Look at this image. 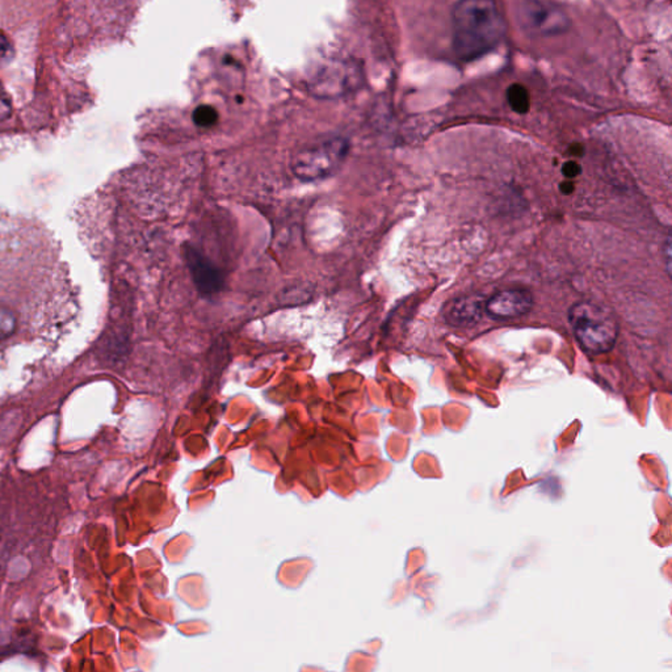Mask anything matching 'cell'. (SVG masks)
Wrapping results in <instances>:
<instances>
[{
	"label": "cell",
	"instance_id": "7a4b0ae2",
	"mask_svg": "<svg viewBox=\"0 0 672 672\" xmlns=\"http://www.w3.org/2000/svg\"><path fill=\"white\" fill-rule=\"evenodd\" d=\"M569 322L583 350L609 353L619 337V322L611 309L591 301L578 302L569 310Z\"/></svg>",
	"mask_w": 672,
	"mask_h": 672
},
{
	"label": "cell",
	"instance_id": "277c9868",
	"mask_svg": "<svg viewBox=\"0 0 672 672\" xmlns=\"http://www.w3.org/2000/svg\"><path fill=\"white\" fill-rule=\"evenodd\" d=\"M520 22L524 30L536 36H557L570 27L568 16L548 3L527 0L520 8Z\"/></svg>",
	"mask_w": 672,
	"mask_h": 672
},
{
	"label": "cell",
	"instance_id": "8fae6325",
	"mask_svg": "<svg viewBox=\"0 0 672 672\" xmlns=\"http://www.w3.org/2000/svg\"><path fill=\"white\" fill-rule=\"evenodd\" d=\"M562 174L569 180L574 179V177L579 176L582 174V166L576 162V160H569V162L563 163Z\"/></svg>",
	"mask_w": 672,
	"mask_h": 672
},
{
	"label": "cell",
	"instance_id": "9c48e42d",
	"mask_svg": "<svg viewBox=\"0 0 672 672\" xmlns=\"http://www.w3.org/2000/svg\"><path fill=\"white\" fill-rule=\"evenodd\" d=\"M193 119L199 128H211L219 121V112L211 105H200L194 110Z\"/></svg>",
	"mask_w": 672,
	"mask_h": 672
},
{
	"label": "cell",
	"instance_id": "7c38bea8",
	"mask_svg": "<svg viewBox=\"0 0 672 672\" xmlns=\"http://www.w3.org/2000/svg\"><path fill=\"white\" fill-rule=\"evenodd\" d=\"M574 190H576V187H574V183L570 182V180H565V182L560 183V191L563 194H571L574 193Z\"/></svg>",
	"mask_w": 672,
	"mask_h": 672
},
{
	"label": "cell",
	"instance_id": "6da1fadb",
	"mask_svg": "<svg viewBox=\"0 0 672 672\" xmlns=\"http://www.w3.org/2000/svg\"><path fill=\"white\" fill-rule=\"evenodd\" d=\"M506 22L496 0H459L452 11V45L460 61L491 53L503 41Z\"/></svg>",
	"mask_w": 672,
	"mask_h": 672
},
{
	"label": "cell",
	"instance_id": "3957f363",
	"mask_svg": "<svg viewBox=\"0 0 672 672\" xmlns=\"http://www.w3.org/2000/svg\"><path fill=\"white\" fill-rule=\"evenodd\" d=\"M350 144L343 139H327L300 151L291 159V173L302 182H317L334 175L345 162Z\"/></svg>",
	"mask_w": 672,
	"mask_h": 672
},
{
	"label": "cell",
	"instance_id": "4fadbf2b",
	"mask_svg": "<svg viewBox=\"0 0 672 672\" xmlns=\"http://www.w3.org/2000/svg\"><path fill=\"white\" fill-rule=\"evenodd\" d=\"M571 156L583 157L585 156V146L582 144H573L569 148Z\"/></svg>",
	"mask_w": 672,
	"mask_h": 672
},
{
	"label": "cell",
	"instance_id": "52a82bcc",
	"mask_svg": "<svg viewBox=\"0 0 672 672\" xmlns=\"http://www.w3.org/2000/svg\"><path fill=\"white\" fill-rule=\"evenodd\" d=\"M486 308V299L480 294H469L452 300L445 309L447 323L454 327H470L482 319Z\"/></svg>",
	"mask_w": 672,
	"mask_h": 672
},
{
	"label": "cell",
	"instance_id": "8992f818",
	"mask_svg": "<svg viewBox=\"0 0 672 672\" xmlns=\"http://www.w3.org/2000/svg\"><path fill=\"white\" fill-rule=\"evenodd\" d=\"M184 260L194 285L202 293L214 294L222 291L225 285L224 274L207 256L202 255L193 246L187 245L184 246Z\"/></svg>",
	"mask_w": 672,
	"mask_h": 672
},
{
	"label": "cell",
	"instance_id": "ba28073f",
	"mask_svg": "<svg viewBox=\"0 0 672 672\" xmlns=\"http://www.w3.org/2000/svg\"><path fill=\"white\" fill-rule=\"evenodd\" d=\"M506 96H507L508 105H510L514 112L519 114H527L529 112L531 96H529L528 90L524 85H520V83H514V85H511L507 88Z\"/></svg>",
	"mask_w": 672,
	"mask_h": 672
},
{
	"label": "cell",
	"instance_id": "30bf717a",
	"mask_svg": "<svg viewBox=\"0 0 672 672\" xmlns=\"http://www.w3.org/2000/svg\"><path fill=\"white\" fill-rule=\"evenodd\" d=\"M13 54V44H11L10 40L7 39V37L4 36V34L0 33V64H3V62L10 61L11 56Z\"/></svg>",
	"mask_w": 672,
	"mask_h": 672
},
{
	"label": "cell",
	"instance_id": "5b68a950",
	"mask_svg": "<svg viewBox=\"0 0 672 672\" xmlns=\"http://www.w3.org/2000/svg\"><path fill=\"white\" fill-rule=\"evenodd\" d=\"M533 305V294L527 289H505L486 300L485 311L494 319H514L528 314Z\"/></svg>",
	"mask_w": 672,
	"mask_h": 672
}]
</instances>
